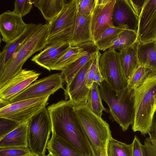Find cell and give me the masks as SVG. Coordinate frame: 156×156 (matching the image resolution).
Listing matches in <instances>:
<instances>
[{"label":"cell","instance_id":"cell-1","mask_svg":"<svg viewBox=\"0 0 156 156\" xmlns=\"http://www.w3.org/2000/svg\"><path fill=\"white\" fill-rule=\"evenodd\" d=\"M47 109L51 122L52 133L83 156H94L70 101L62 100Z\"/></svg>","mask_w":156,"mask_h":156},{"label":"cell","instance_id":"cell-2","mask_svg":"<svg viewBox=\"0 0 156 156\" xmlns=\"http://www.w3.org/2000/svg\"><path fill=\"white\" fill-rule=\"evenodd\" d=\"M134 92V116L132 129L145 136L151 130L156 111V71H151Z\"/></svg>","mask_w":156,"mask_h":156},{"label":"cell","instance_id":"cell-3","mask_svg":"<svg viewBox=\"0 0 156 156\" xmlns=\"http://www.w3.org/2000/svg\"><path fill=\"white\" fill-rule=\"evenodd\" d=\"M86 104L74 107L76 117L94 156H108V144L112 137L109 126L101 117L95 114Z\"/></svg>","mask_w":156,"mask_h":156},{"label":"cell","instance_id":"cell-4","mask_svg":"<svg viewBox=\"0 0 156 156\" xmlns=\"http://www.w3.org/2000/svg\"><path fill=\"white\" fill-rule=\"evenodd\" d=\"M99 87L102 99L109 107L111 119L119 125L123 131H126L132 125L134 120V90L127 86L115 91L105 81Z\"/></svg>","mask_w":156,"mask_h":156},{"label":"cell","instance_id":"cell-5","mask_svg":"<svg viewBox=\"0 0 156 156\" xmlns=\"http://www.w3.org/2000/svg\"><path fill=\"white\" fill-rule=\"evenodd\" d=\"M49 28L48 23L43 24L13 54L0 75V88L22 69L24 64L33 54L46 46Z\"/></svg>","mask_w":156,"mask_h":156},{"label":"cell","instance_id":"cell-6","mask_svg":"<svg viewBox=\"0 0 156 156\" xmlns=\"http://www.w3.org/2000/svg\"><path fill=\"white\" fill-rule=\"evenodd\" d=\"M52 130L51 120L47 108H45L30 119L28 139V147L32 153L38 156L45 155Z\"/></svg>","mask_w":156,"mask_h":156},{"label":"cell","instance_id":"cell-7","mask_svg":"<svg viewBox=\"0 0 156 156\" xmlns=\"http://www.w3.org/2000/svg\"><path fill=\"white\" fill-rule=\"evenodd\" d=\"M78 13L77 0L69 1L64 9L49 24L47 44L70 43Z\"/></svg>","mask_w":156,"mask_h":156},{"label":"cell","instance_id":"cell-8","mask_svg":"<svg viewBox=\"0 0 156 156\" xmlns=\"http://www.w3.org/2000/svg\"><path fill=\"white\" fill-rule=\"evenodd\" d=\"M50 96L27 99L10 103L0 109V117L20 123L27 122L46 108Z\"/></svg>","mask_w":156,"mask_h":156},{"label":"cell","instance_id":"cell-9","mask_svg":"<svg viewBox=\"0 0 156 156\" xmlns=\"http://www.w3.org/2000/svg\"><path fill=\"white\" fill-rule=\"evenodd\" d=\"M99 67L101 74L109 86L115 91L127 86L121 69L119 52L108 49L101 54L99 60Z\"/></svg>","mask_w":156,"mask_h":156},{"label":"cell","instance_id":"cell-10","mask_svg":"<svg viewBox=\"0 0 156 156\" xmlns=\"http://www.w3.org/2000/svg\"><path fill=\"white\" fill-rule=\"evenodd\" d=\"M61 74L55 73L37 80L9 101L10 103L27 99L50 95L63 87Z\"/></svg>","mask_w":156,"mask_h":156},{"label":"cell","instance_id":"cell-11","mask_svg":"<svg viewBox=\"0 0 156 156\" xmlns=\"http://www.w3.org/2000/svg\"><path fill=\"white\" fill-rule=\"evenodd\" d=\"M116 0H94L91 13V27L94 42L106 30L114 27L112 11Z\"/></svg>","mask_w":156,"mask_h":156},{"label":"cell","instance_id":"cell-12","mask_svg":"<svg viewBox=\"0 0 156 156\" xmlns=\"http://www.w3.org/2000/svg\"><path fill=\"white\" fill-rule=\"evenodd\" d=\"M137 34L140 43L156 40V0H146L139 17Z\"/></svg>","mask_w":156,"mask_h":156},{"label":"cell","instance_id":"cell-13","mask_svg":"<svg viewBox=\"0 0 156 156\" xmlns=\"http://www.w3.org/2000/svg\"><path fill=\"white\" fill-rule=\"evenodd\" d=\"M92 59L88 61L79 71L70 83L66 85L64 90L66 99H69L74 107L86 104L87 103L90 89L86 87V80Z\"/></svg>","mask_w":156,"mask_h":156},{"label":"cell","instance_id":"cell-14","mask_svg":"<svg viewBox=\"0 0 156 156\" xmlns=\"http://www.w3.org/2000/svg\"><path fill=\"white\" fill-rule=\"evenodd\" d=\"M40 74L34 70L22 69L0 88V99L9 102L36 80Z\"/></svg>","mask_w":156,"mask_h":156},{"label":"cell","instance_id":"cell-15","mask_svg":"<svg viewBox=\"0 0 156 156\" xmlns=\"http://www.w3.org/2000/svg\"><path fill=\"white\" fill-rule=\"evenodd\" d=\"M27 24L22 17L13 11H7L0 15V32L2 40L6 44L20 36L26 30Z\"/></svg>","mask_w":156,"mask_h":156},{"label":"cell","instance_id":"cell-16","mask_svg":"<svg viewBox=\"0 0 156 156\" xmlns=\"http://www.w3.org/2000/svg\"><path fill=\"white\" fill-rule=\"evenodd\" d=\"M139 17L128 0H116L112 20L115 27L126 26L137 32Z\"/></svg>","mask_w":156,"mask_h":156},{"label":"cell","instance_id":"cell-17","mask_svg":"<svg viewBox=\"0 0 156 156\" xmlns=\"http://www.w3.org/2000/svg\"><path fill=\"white\" fill-rule=\"evenodd\" d=\"M139 43L137 40L130 46L119 52L121 69L127 84L136 70L139 67L137 54Z\"/></svg>","mask_w":156,"mask_h":156},{"label":"cell","instance_id":"cell-18","mask_svg":"<svg viewBox=\"0 0 156 156\" xmlns=\"http://www.w3.org/2000/svg\"><path fill=\"white\" fill-rule=\"evenodd\" d=\"M90 41L93 42L91 30V15L84 16L78 12L70 43V45L76 46Z\"/></svg>","mask_w":156,"mask_h":156},{"label":"cell","instance_id":"cell-19","mask_svg":"<svg viewBox=\"0 0 156 156\" xmlns=\"http://www.w3.org/2000/svg\"><path fill=\"white\" fill-rule=\"evenodd\" d=\"M29 121L21 123L0 139V148L28 147Z\"/></svg>","mask_w":156,"mask_h":156},{"label":"cell","instance_id":"cell-20","mask_svg":"<svg viewBox=\"0 0 156 156\" xmlns=\"http://www.w3.org/2000/svg\"><path fill=\"white\" fill-rule=\"evenodd\" d=\"M94 42H90L88 53L62 71V75L66 85H69L75 76L89 61L92 59L99 51Z\"/></svg>","mask_w":156,"mask_h":156},{"label":"cell","instance_id":"cell-21","mask_svg":"<svg viewBox=\"0 0 156 156\" xmlns=\"http://www.w3.org/2000/svg\"><path fill=\"white\" fill-rule=\"evenodd\" d=\"M33 4L40 10L44 19L50 22L59 16L66 3L65 0H31Z\"/></svg>","mask_w":156,"mask_h":156},{"label":"cell","instance_id":"cell-22","mask_svg":"<svg viewBox=\"0 0 156 156\" xmlns=\"http://www.w3.org/2000/svg\"><path fill=\"white\" fill-rule=\"evenodd\" d=\"M90 42L71 46L68 51L53 65L51 70L62 71L88 53Z\"/></svg>","mask_w":156,"mask_h":156},{"label":"cell","instance_id":"cell-23","mask_svg":"<svg viewBox=\"0 0 156 156\" xmlns=\"http://www.w3.org/2000/svg\"><path fill=\"white\" fill-rule=\"evenodd\" d=\"M137 58L139 67L156 71V44L155 41L146 43L139 42Z\"/></svg>","mask_w":156,"mask_h":156},{"label":"cell","instance_id":"cell-24","mask_svg":"<svg viewBox=\"0 0 156 156\" xmlns=\"http://www.w3.org/2000/svg\"><path fill=\"white\" fill-rule=\"evenodd\" d=\"M43 24L41 23L27 24L26 30L20 36L12 42L6 44L3 49L6 53L5 66L13 54L30 38Z\"/></svg>","mask_w":156,"mask_h":156},{"label":"cell","instance_id":"cell-25","mask_svg":"<svg viewBox=\"0 0 156 156\" xmlns=\"http://www.w3.org/2000/svg\"><path fill=\"white\" fill-rule=\"evenodd\" d=\"M52 133L47 149L51 156H83L63 140Z\"/></svg>","mask_w":156,"mask_h":156},{"label":"cell","instance_id":"cell-26","mask_svg":"<svg viewBox=\"0 0 156 156\" xmlns=\"http://www.w3.org/2000/svg\"><path fill=\"white\" fill-rule=\"evenodd\" d=\"M126 28H128L126 26L108 28L104 31L94 43L99 50L105 51L113 46L120 34Z\"/></svg>","mask_w":156,"mask_h":156},{"label":"cell","instance_id":"cell-27","mask_svg":"<svg viewBox=\"0 0 156 156\" xmlns=\"http://www.w3.org/2000/svg\"><path fill=\"white\" fill-rule=\"evenodd\" d=\"M99 86L94 83L90 89L87 105L96 115L101 117L102 112H109V110L103 105Z\"/></svg>","mask_w":156,"mask_h":156},{"label":"cell","instance_id":"cell-28","mask_svg":"<svg viewBox=\"0 0 156 156\" xmlns=\"http://www.w3.org/2000/svg\"><path fill=\"white\" fill-rule=\"evenodd\" d=\"M137 40V32L126 28L120 34L113 46L109 49L120 52L132 45Z\"/></svg>","mask_w":156,"mask_h":156},{"label":"cell","instance_id":"cell-29","mask_svg":"<svg viewBox=\"0 0 156 156\" xmlns=\"http://www.w3.org/2000/svg\"><path fill=\"white\" fill-rule=\"evenodd\" d=\"M71 46L70 43H65L48 56L34 62L50 71L51 67L68 51Z\"/></svg>","mask_w":156,"mask_h":156},{"label":"cell","instance_id":"cell-30","mask_svg":"<svg viewBox=\"0 0 156 156\" xmlns=\"http://www.w3.org/2000/svg\"><path fill=\"white\" fill-rule=\"evenodd\" d=\"M108 156H132V144H127L112 137L107 146Z\"/></svg>","mask_w":156,"mask_h":156},{"label":"cell","instance_id":"cell-31","mask_svg":"<svg viewBox=\"0 0 156 156\" xmlns=\"http://www.w3.org/2000/svg\"><path fill=\"white\" fill-rule=\"evenodd\" d=\"M146 138L142 149L144 156H156V114L153 119L151 130Z\"/></svg>","mask_w":156,"mask_h":156},{"label":"cell","instance_id":"cell-32","mask_svg":"<svg viewBox=\"0 0 156 156\" xmlns=\"http://www.w3.org/2000/svg\"><path fill=\"white\" fill-rule=\"evenodd\" d=\"M151 71L146 68L139 67L135 72L127 87L134 90L144 82Z\"/></svg>","mask_w":156,"mask_h":156},{"label":"cell","instance_id":"cell-33","mask_svg":"<svg viewBox=\"0 0 156 156\" xmlns=\"http://www.w3.org/2000/svg\"><path fill=\"white\" fill-rule=\"evenodd\" d=\"M0 156H38L32 153L29 147L0 148Z\"/></svg>","mask_w":156,"mask_h":156},{"label":"cell","instance_id":"cell-34","mask_svg":"<svg viewBox=\"0 0 156 156\" xmlns=\"http://www.w3.org/2000/svg\"><path fill=\"white\" fill-rule=\"evenodd\" d=\"M21 123L9 119L0 117V139L15 129Z\"/></svg>","mask_w":156,"mask_h":156},{"label":"cell","instance_id":"cell-35","mask_svg":"<svg viewBox=\"0 0 156 156\" xmlns=\"http://www.w3.org/2000/svg\"><path fill=\"white\" fill-rule=\"evenodd\" d=\"M33 4L30 0H15L13 11L23 17L30 12Z\"/></svg>","mask_w":156,"mask_h":156},{"label":"cell","instance_id":"cell-36","mask_svg":"<svg viewBox=\"0 0 156 156\" xmlns=\"http://www.w3.org/2000/svg\"><path fill=\"white\" fill-rule=\"evenodd\" d=\"M101 55L99 50L98 51L92 59L91 65L87 73L86 86L89 89L92 87L94 83L93 79L97 64Z\"/></svg>","mask_w":156,"mask_h":156},{"label":"cell","instance_id":"cell-37","mask_svg":"<svg viewBox=\"0 0 156 156\" xmlns=\"http://www.w3.org/2000/svg\"><path fill=\"white\" fill-rule=\"evenodd\" d=\"M94 0H77L78 12L81 15H90Z\"/></svg>","mask_w":156,"mask_h":156},{"label":"cell","instance_id":"cell-38","mask_svg":"<svg viewBox=\"0 0 156 156\" xmlns=\"http://www.w3.org/2000/svg\"><path fill=\"white\" fill-rule=\"evenodd\" d=\"M132 144V156H144L142 145L139 139L135 135Z\"/></svg>","mask_w":156,"mask_h":156},{"label":"cell","instance_id":"cell-39","mask_svg":"<svg viewBox=\"0 0 156 156\" xmlns=\"http://www.w3.org/2000/svg\"><path fill=\"white\" fill-rule=\"evenodd\" d=\"M146 0H129V2L139 17Z\"/></svg>","mask_w":156,"mask_h":156},{"label":"cell","instance_id":"cell-40","mask_svg":"<svg viewBox=\"0 0 156 156\" xmlns=\"http://www.w3.org/2000/svg\"><path fill=\"white\" fill-rule=\"evenodd\" d=\"M98 62L97 63L94 73L93 82L96 83L99 86L104 81V80L100 72Z\"/></svg>","mask_w":156,"mask_h":156},{"label":"cell","instance_id":"cell-41","mask_svg":"<svg viewBox=\"0 0 156 156\" xmlns=\"http://www.w3.org/2000/svg\"><path fill=\"white\" fill-rule=\"evenodd\" d=\"M6 53L3 50L0 54V75L3 72L5 66V61Z\"/></svg>","mask_w":156,"mask_h":156},{"label":"cell","instance_id":"cell-42","mask_svg":"<svg viewBox=\"0 0 156 156\" xmlns=\"http://www.w3.org/2000/svg\"><path fill=\"white\" fill-rule=\"evenodd\" d=\"M10 104L9 101L0 99V109L5 107Z\"/></svg>","mask_w":156,"mask_h":156},{"label":"cell","instance_id":"cell-43","mask_svg":"<svg viewBox=\"0 0 156 156\" xmlns=\"http://www.w3.org/2000/svg\"><path fill=\"white\" fill-rule=\"evenodd\" d=\"M51 156V154L49 153V154H47L46 155H45V156Z\"/></svg>","mask_w":156,"mask_h":156},{"label":"cell","instance_id":"cell-44","mask_svg":"<svg viewBox=\"0 0 156 156\" xmlns=\"http://www.w3.org/2000/svg\"><path fill=\"white\" fill-rule=\"evenodd\" d=\"M155 42L156 44V40L155 41Z\"/></svg>","mask_w":156,"mask_h":156}]
</instances>
